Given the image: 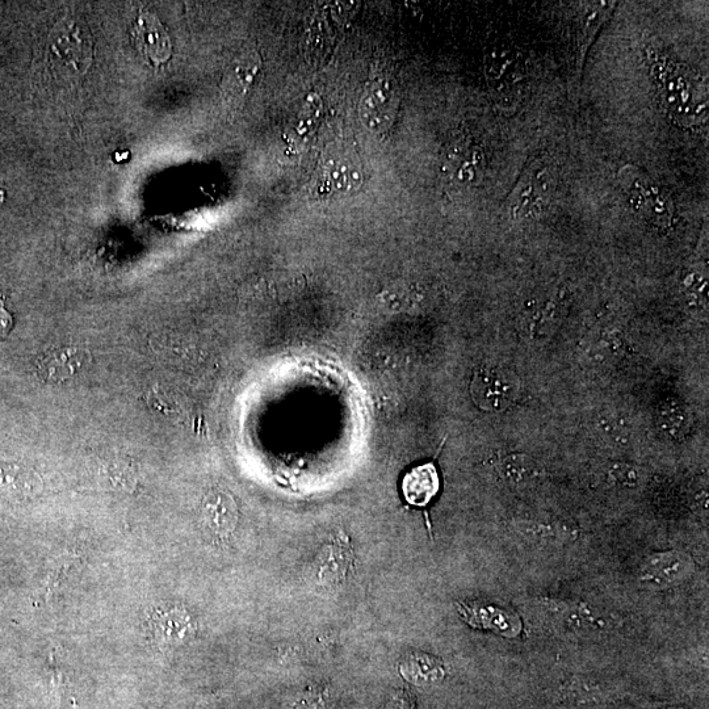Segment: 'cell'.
Returning a JSON list of instances; mask_svg holds the SVG:
<instances>
[{"label":"cell","instance_id":"3957f363","mask_svg":"<svg viewBox=\"0 0 709 709\" xmlns=\"http://www.w3.org/2000/svg\"><path fill=\"white\" fill-rule=\"evenodd\" d=\"M486 79L502 109L515 108L526 90V64L514 49L494 48L485 58Z\"/></svg>","mask_w":709,"mask_h":709},{"label":"cell","instance_id":"2e32d148","mask_svg":"<svg viewBox=\"0 0 709 709\" xmlns=\"http://www.w3.org/2000/svg\"><path fill=\"white\" fill-rule=\"evenodd\" d=\"M499 472L503 480L516 489L535 488L544 477V468L539 461L523 453L505 457Z\"/></svg>","mask_w":709,"mask_h":709},{"label":"cell","instance_id":"d6986e66","mask_svg":"<svg viewBox=\"0 0 709 709\" xmlns=\"http://www.w3.org/2000/svg\"><path fill=\"white\" fill-rule=\"evenodd\" d=\"M658 427L667 438L682 440L690 431V418L685 408L679 402L669 400L658 409Z\"/></svg>","mask_w":709,"mask_h":709},{"label":"cell","instance_id":"9a60e30c","mask_svg":"<svg viewBox=\"0 0 709 709\" xmlns=\"http://www.w3.org/2000/svg\"><path fill=\"white\" fill-rule=\"evenodd\" d=\"M352 564V551L346 541L335 539L327 545L318 560L317 578L325 586L338 585Z\"/></svg>","mask_w":709,"mask_h":709},{"label":"cell","instance_id":"5b68a950","mask_svg":"<svg viewBox=\"0 0 709 709\" xmlns=\"http://www.w3.org/2000/svg\"><path fill=\"white\" fill-rule=\"evenodd\" d=\"M519 385L518 377L509 369L482 367L472 379V400L478 408L498 413L514 404Z\"/></svg>","mask_w":709,"mask_h":709},{"label":"cell","instance_id":"30bf717a","mask_svg":"<svg viewBox=\"0 0 709 709\" xmlns=\"http://www.w3.org/2000/svg\"><path fill=\"white\" fill-rule=\"evenodd\" d=\"M201 518L217 538H228L236 530L238 523L236 499L224 489L211 490L201 503Z\"/></svg>","mask_w":709,"mask_h":709},{"label":"cell","instance_id":"4fadbf2b","mask_svg":"<svg viewBox=\"0 0 709 709\" xmlns=\"http://www.w3.org/2000/svg\"><path fill=\"white\" fill-rule=\"evenodd\" d=\"M56 32L53 52L66 64L74 66L75 69L79 70V67L85 69L91 62V46L90 40L83 36L82 28L69 23L60 25V28L57 27Z\"/></svg>","mask_w":709,"mask_h":709},{"label":"cell","instance_id":"603a6c76","mask_svg":"<svg viewBox=\"0 0 709 709\" xmlns=\"http://www.w3.org/2000/svg\"><path fill=\"white\" fill-rule=\"evenodd\" d=\"M683 288H685L686 300L691 305L702 306L707 304V280L702 275L692 272L683 283Z\"/></svg>","mask_w":709,"mask_h":709},{"label":"cell","instance_id":"ac0fdd59","mask_svg":"<svg viewBox=\"0 0 709 709\" xmlns=\"http://www.w3.org/2000/svg\"><path fill=\"white\" fill-rule=\"evenodd\" d=\"M154 624L155 633L162 641L170 644H180L195 632V625L190 616L182 610L163 612Z\"/></svg>","mask_w":709,"mask_h":709},{"label":"cell","instance_id":"7402d4cb","mask_svg":"<svg viewBox=\"0 0 709 709\" xmlns=\"http://www.w3.org/2000/svg\"><path fill=\"white\" fill-rule=\"evenodd\" d=\"M258 69L259 60L257 56H251V54H249V56L243 57L236 67H234L233 87L241 88L239 91L245 92L251 85V82H253L255 74L258 73Z\"/></svg>","mask_w":709,"mask_h":709},{"label":"cell","instance_id":"ffe728a7","mask_svg":"<svg viewBox=\"0 0 709 709\" xmlns=\"http://www.w3.org/2000/svg\"><path fill=\"white\" fill-rule=\"evenodd\" d=\"M598 434L602 438L610 440L611 443H623L631 436V426L622 414L606 411L599 415L597 425Z\"/></svg>","mask_w":709,"mask_h":709},{"label":"cell","instance_id":"cb8c5ba5","mask_svg":"<svg viewBox=\"0 0 709 709\" xmlns=\"http://www.w3.org/2000/svg\"><path fill=\"white\" fill-rule=\"evenodd\" d=\"M608 477L622 488H635L640 484V473L628 464H614L608 471Z\"/></svg>","mask_w":709,"mask_h":709},{"label":"cell","instance_id":"6da1fadb","mask_svg":"<svg viewBox=\"0 0 709 709\" xmlns=\"http://www.w3.org/2000/svg\"><path fill=\"white\" fill-rule=\"evenodd\" d=\"M658 103L674 123L696 128L708 119V94L703 79L690 67L652 44L645 48Z\"/></svg>","mask_w":709,"mask_h":709},{"label":"cell","instance_id":"9c48e42d","mask_svg":"<svg viewBox=\"0 0 709 709\" xmlns=\"http://www.w3.org/2000/svg\"><path fill=\"white\" fill-rule=\"evenodd\" d=\"M457 611L464 622L471 627L492 631L497 635L514 639L522 632V622L514 611L495 606H484L477 603H459Z\"/></svg>","mask_w":709,"mask_h":709},{"label":"cell","instance_id":"7a4b0ae2","mask_svg":"<svg viewBox=\"0 0 709 709\" xmlns=\"http://www.w3.org/2000/svg\"><path fill=\"white\" fill-rule=\"evenodd\" d=\"M619 180L629 204L650 224L661 230L670 229L674 221V204L670 196L645 172L632 165L619 171Z\"/></svg>","mask_w":709,"mask_h":709},{"label":"cell","instance_id":"7c38bea8","mask_svg":"<svg viewBox=\"0 0 709 709\" xmlns=\"http://www.w3.org/2000/svg\"><path fill=\"white\" fill-rule=\"evenodd\" d=\"M90 363V355L81 348L66 347L50 352L40 364V373L48 381H67L78 376Z\"/></svg>","mask_w":709,"mask_h":709},{"label":"cell","instance_id":"484cf974","mask_svg":"<svg viewBox=\"0 0 709 709\" xmlns=\"http://www.w3.org/2000/svg\"><path fill=\"white\" fill-rule=\"evenodd\" d=\"M11 317L7 313V310L0 306V338H3L7 334L8 329L11 326Z\"/></svg>","mask_w":709,"mask_h":709},{"label":"cell","instance_id":"44dd1931","mask_svg":"<svg viewBox=\"0 0 709 709\" xmlns=\"http://www.w3.org/2000/svg\"><path fill=\"white\" fill-rule=\"evenodd\" d=\"M519 530L524 536L536 541H559L568 539V531L556 523L524 522L519 524Z\"/></svg>","mask_w":709,"mask_h":709},{"label":"cell","instance_id":"d4e9b609","mask_svg":"<svg viewBox=\"0 0 709 709\" xmlns=\"http://www.w3.org/2000/svg\"><path fill=\"white\" fill-rule=\"evenodd\" d=\"M387 709H414V702L408 692L401 691L400 694L394 696Z\"/></svg>","mask_w":709,"mask_h":709},{"label":"cell","instance_id":"8fae6325","mask_svg":"<svg viewBox=\"0 0 709 709\" xmlns=\"http://www.w3.org/2000/svg\"><path fill=\"white\" fill-rule=\"evenodd\" d=\"M323 184L335 194L347 195L362 186V170L344 153L327 155L322 165Z\"/></svg>","mask_w":709,"mask_h":709},{"label":"cell","instance_id":"ba28073f","mask_svg":"<svg viewBox=\"0 0 709 709\" xmlns=\"http://www.w3.org/2000/svg\"><path fill=\"white\" fill-rule=\"evenodd\" d=\"M133 44L151 65L161 66L170 60L172 44L169 33L157 16L141 10L132 29Z\"/></svg>","mask_w":709,"mask_h":709},{"label":"cell","instance_id":"277c9868","mask_svg":"<svg viewBox=\"0 0 709 709\" xmlns=\"http://www.w3.org/2000/svg\"><path fill=\"white\" fill-rule=\"evenodd\" d=\"M553 188V174L547 163H532L511 194L507 209L513 220L536 216L547 204Z\"/></svg>","mask_w":709,"mask_h":709},{"label":"cell","instance_id":"52a82bcc","mask_svg":"<svg viewBox=\"0 0 709 709\" xmlns=\"http://www.w3.org/2000/svg\"><path fill=\"white\" fill-rule=\"evenodd\" d=\"M397 98L385 79L369 83L359 104L360 120L372 133H384L393 124Z\"/></svg>","mask_w":709,"mask_h":709},{"label":"cell","instance_id":"e0dca14e","mask_svg":"<svg viewBox=\"0 0 709 709\" xmlns=\"http://www.w3.org/2000/svg\"><path fill=\"white\" fill-rule=\"evenodd\" d=\"M401 673L408 681L418 686L432 685L442 681L443 665L436 658L423 653L410 654L401 665Z\"/></svg>","mask_w":709,"mask_h":709},{"label":"cell","instance_id":"5bb4252c","mask_svg":"<svg viewBox=\"0 0 709 709\" xmlns=\"http://www.w3.org/2000/svg\"><path fill=\"white\" fill-rule=\"evenodd\" d=\"M440 478L434 463L419 465L406 473L402 493L410 505L425 507L439 493Z\"/></svg>","mask_w":709,"mask_h":709},{"label":"cell","instance_id":"8992f818","mask_svg":"<svg viewBox=\"0 0 709 709\" xmlns=\"http://www.w3.org/2000/svg\"><path fill=\"white\" fill-rule=\"evenodd\" d=\"M695 564L686 553L678 551L652 555L641 566L640 585L650 590H664L681 585L694 573Z\"/></svg>","mask_w":709,"mask_h":709}]
</instances>
